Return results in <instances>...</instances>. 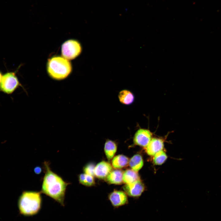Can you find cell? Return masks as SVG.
I'll list each match as a JSON object with an SVG mask.
<instances>
[{
    "mask_svg": "<svg viewBox=\"0 0 221 221\" xmlns=\"http://www.w3.org/2000/svg\"><path fill=\"white\" fill-rule=\"evenodd\" d=\"M123 188L127 195L134 198L140 197L145 190L144 185L140 180L132 183L126 184Z\"/></svg>",
    "mask_w": 221,
    "mask_h": 221,
    "instance_id": "cell-8",
    "label": "cell"
},
{
    "mask_svg": "<svg viewBox=\"0 0 221 221\" xmlns=\"http://www.w3.org/2000/svg\"><path fill=\"white\" fill-rule=\"evenodd\" d=\"M140 180L138 172L132 169H127L123 172V182L125 184H129Z\"/></svg>",
    "mask_w": 221,
    "mask_h": 221,
    "instance_id": "cell-14",
    "label": "cell"
},
{
    "mask_svg": "<svg viewBox=\"0 0 221 221\" xmlns=\"http://www.w3.org/2000/svg\"><path fill=\"white\" fill-rule=\"evenodd\" d=\"M2 72L0 71V83L2 77Z\"/></svg>",
    "mask_w": 221,
    "mask_h": 221,
    "instance_id": "cell-21",
    "label": "cell"
},
{
    "mask_svg": "<svg viewBox=\"0 0 221 221\" xmlns=\"http://www.w3.org/2000/svg\"><path fill=\"white\" fill-rule=\"evenodd\" d=\"M95 166L93 163H89L83 167V171L85 173L93 176Z\"/></svg>",
    "mask_w": 221,
    "mask_h": 221,
    "instance_id": "cell-19",
    "label": "cell"
},
{
    "mask_svg": "<svg viewBox=\"0 0 221 221\" xmlns=\"http://www.w3.org/2000/svg\"><path fill=\"white\" fill-rule=\"evenodd\" d=\"M118 96L120 102L126 105H130L132 104L135 98L133 94L131 91L126 89L120 91Z\"/></svg>",
    "mask_w": 221,
    "mask_h": 221,
    "instance_id": "cell-12",
    "label": "cell"
},
{
    "mask_svg": "<svg viewBox=\"0 0 221 221\" xmlns=\"http://www.w3.org/2000/svg\"><path fill=\"white\" fill-rule=\"evenodd\" d=\"M19 85L15 73L8 72L2 76L0 83V90L5 93L11 94Z\"/></svg>",
    "mask_w": 221,
    "mask_h": 221,
    "instance_id": "cell-4",
    "label": "cell"
},
{
    "mask_svg": "<svg viewBox=\"0 0 221 221\" xmlns=\"http://www.w3.org/2000/svg\"><path fill=\"white\" fill-rule=\"evenodd\" d=\"M78 179L80 184L86 186H91L95 184L93 176L85 173L79 174L78 176Z\"/></svg>",
    "mask_w": 221,
    "mask_h": 221,
    "instance_id": "cell-17",
    "label": "cell"
},
{
    "mask_svg": "<svg viewBox=\"0 0 221 221\" xmlns=\"http://www.w3.org/2000/svg\"><path fill=\"white\" fill-rule=\"evenodd\" d=\"M117 150L116 143L111 140H106L104 146V151L106 156L108 160H111L114 156Z\"/></svg>",
    "mask_w": 221,
    "mask_h": 221,
    "instance_id": "cell-13",
    "label": "cell"
},
{
    "mask_svg": "<svg viewBox=\"0 0 221 221\" xmlns=\"http://www.w3.org/2000/svg\"><path fill=\"white\" fill-rule=\"evenodd\" d=\"M108 197L114 209L128 204L127 195L122 191L115 190L110 193Z\"/></svg>",
    "mask_w": 221,
    "mask_h": 221,
    "instance_id": "cell-7",
    "label": "cell"
},
{
    "mask_svg": "<svg viewBox=\"0 0 221 221\" xmlns=\"http://www.w3.org/2000/svg\"><path fill=\"white\" fill-rule=\"evenodd\" d=\"M144 162L142 156L140 154L134 155L129 160L128 165L131 169L138 172L143 166Z\"/></svg>",
    "mask_w": 221,
    "mask_h": 221,
    "instance_id": "cell-16",
    "label": "cell"
},
{
    "mask_svg": "<svg viewBox=\"0 0 221 221\" xmlns=\"http://www.w3.org/2000/svg\"><path fill=\"white\" fill-rule=\"evenodd\" d=\"M153 134L149 130L140 128L136 132L133 138L135 145L146 147L152 139Z\"/></svg>",
    "mask_w": 221,
    "mask_h": 221,
    "instance_id": "cell-6",
    "label": "cell"
},
{
    "mask_svg": "<svg viewBox=\"0 0 221 221\" xmlns=\"http://www.w3.org/2000/svg\"><path fill=\"white\" fill-rule=\"evenodd\" d=\"M164 147V140L160 138H153L147 146L145 150L149 156H153L156 153L162 150Z\"/></svg>",
    "mask_w": 221,
    "mask_h": 221,
    "instance_id": "cell-9",
    "label": "cell"
},
{
    "mask_svg": "<svg viewBox=\"0 0 221 221\" xmlns=\"http://www.w3.org/2000/svg\"><path fill=\"white\" fill-rule=\"evenodd\" d=\"M123 172L119 169L112 170L106 178L107 182L110 184H119L123 182Z\"/></svg>",
    "mask_w": 221,
    "mask_h": 221,
    "instance_id": "cell-11",
    "label": "cell"
},
{
    "mask_svg": "<svg viewBox=\"0 0 221 221\" xmlns=\"http://www.w3.org/2000/svg\"><path fill=\"white\" fill-rule=\"evenodd\" d=\"M40 192L26 191L23 192L19 197L18 207L20 213L25 216L37 214L40 210L42 203Z\"/></svg>",
    "mask_w": 221,
    "mask_h": 221,
    "instance_id": "cell-2",
    "label": "cell"
},
{
    "mask_svg": "<svg viewBox=\"0 0 221 221\" xmlns=\"http://www.w3.org/2000/svg\"><path fill=\"white\" fill-rule=\"evenodd\" d=\"M43 169L45 175L41 192L64 206L66 188L70 183L65 181L52 171L50 167L49 162L45 161L44 162Z\"/></svg>",
    "mask_w": 221,
    "mask_h": 221,
    "instance_id": "cell-1",
    "label": "cell"
},
{
    "mask_svg": "<svg viewBox=\"0 0 221 221\" xmlns=\"http://www.w3.org/2000/svg\"><path fill=\"white\" fill-rule=\"evenodd\" d=\"M81 47L80 43L75 40H68L62 45L61 53L63 57L71 60L75 59L81 53Z\"/></svg>",
    "mask_w": 221,
    "mask_h": 221,
    "instance_id": "cell-5",
    "label": "cell"
},
{
    "mask_svg": "<svg viewBox=\"0 0 221 221\" xmlns=\"http://www.w3.org/2000/svg\"><path fill=\"white\" fill-rule=\"evenodd\" d=\"M167 158V156L165 153L161 150L153 156V162L156 165H161L166 161Z\"/></svg>",
    "mask_w": 221,
    "mask_h": 221,
    "instance_id": "cell-18",
    "label": "cell"
},
{
    "mask_svg": "<svg viewBox=\"0 0 221 221\" xmlns=\"http://www.w3.org/2000/svg\"><path fill=\"white\" fill-rule=\"evenodd\" d=\"M112 169V166L109 163L103 161L95 166L94 175L99 178L104 179L106 178Z\"/></svg>",
    "mask_w": 221,
    "mask_h": 221,
    "instance_id": "cell-10",
    "label": "cell"
},
{
    "mask_svg": "<svg viewBox=\"0 0 221 221\" xmlns=\"http://www.w3.org/2000/svg\"><path fill=\"white\" fill-rule=\"evenodd\" d=\"M47 69L48 74L52 78L60 80L68 76L72 71V67L68 60L63 57L56 56L48 60Z\"/></svg>",
    "mask_w": 221,
    "mask_h": 221,
    "instance_id": "cell-3",
    "label": "cell"
},
{
    "mask_svg": "<svg viewBox=\"0 0 221 221\" xmlns=\"http://www.w3.org/2000/svg\"><path fill=\"white\" fill-rule=\"evenodd\" d=\"M42 168L40 166H37L34 168V171L37 174H40L42 172Z\"/></svg>",
    "mask_w": 221,
    "mask_h": 221,
    "instance_id": "cell-20",
    "label": "cell"
},
{
    "mask_svg": "<svg viewBox=\"0 0 221 221\" xmlns=\"http://www.w3.org/2000/svg\"><path fill=\"white\" fill-rule=\"evenodd\" d=\"M129 160L123 155H118L114 157L112 160V166L115 169H120L126 166Z\"/></svg>",
    "mask_w": 221,
    "mask_h": 221,
    "instance_id": "cell-15",
    "label": "cell"
}]
</instances>
